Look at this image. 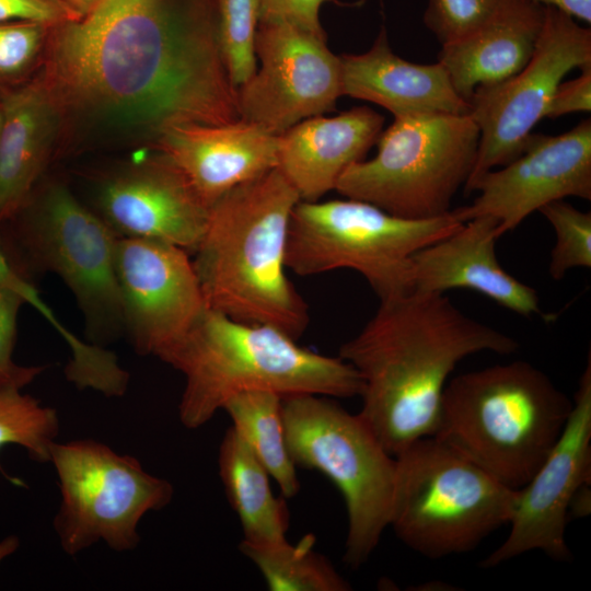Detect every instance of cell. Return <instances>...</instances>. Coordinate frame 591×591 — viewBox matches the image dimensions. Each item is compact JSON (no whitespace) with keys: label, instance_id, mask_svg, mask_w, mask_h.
<instances>
[{"label":"cell","instance_id":"24","mask_svg":"<svg viewBox=\"0 0 591 591\" xmlns=\"http://www.w3.org/2000/svg\"><path fill=\"white\" fill-rule=\"evenodd\" d=\"M219 476L243 533L242 545L265 547L288 541L289 511L275 496L269 474L230 427L218 453Z\"/></svg>","mask_w":591,"mask_h":591},{"label":"cell","instance_id":"36","mask_svg":"<svg viewBox=\"0 0 591 591\" xmlns=\"http://www.w3.org/2000/svg\"><path fill=\"white\" fill-rule=\"evenodd\" d=\"M0 287L19 293L25 303L34 305L40 299L30 279L22 275L9 259L0 240Z\"/></svg>","mask_w":591,"mask_h":591},{"label":"cell","instance_id":"3","mask_svg":"<svg viewBox=\"0 0 591 591\" xmlns=\"http://www.w3.org/2000/svg\"><path fill=\"white\" fill-rule=\"evenodd\" d=\"M300 197L276 167L241 184L209 209L193 265L209 309L273 326L298 339L308 308L286 274L292 210Z\"/></svg>","mask_w":591,"mask_h":591},{"label":"cell","instance_id":"28","mask_svg":"<svg viewBox=\"0 0 591 591\" xmlns=\"http://www.w3.org/2000/svg\"><path fill=\"white\" fill-rule=\"evenodd\" d=\"M223 61L236 90L256 72L255 36L260 0H216Z\"/></svg>","mask_w":591,"mask_h":591},{"label":"cell","instance_id":"38","mask_svg":"<svg viewBox=\"0 0 591 591\" xmlns=\"http://www.w3.org/2000/svg\"><path fill=\"white\" fill-rule=\"evenodd\" d=\"M79 18L89 12L97 0H60Z\"/></svg>","mask_w":591,"mask_h":591},{"label":"cell","instance_id":"4","mask_svg":"<svg viewBox=\"0 0 591 591\" xmlns=\"http://www.w3.org/2000/svg\"><path fill=\"white\" fill-rule=\"evenodd\" d=\"M162 361L185 378L178 417L188 429L204 426L231 396L246 391L347 398L362 389L359 373L339 356L320 355L273 326L209 308Z\"/></svg>","mask_w":591,"mask_h":591},{"label":"cell","instance_id":"23","mask_svg":"<svg viewBox=\"0 0 591 591\" xmlns=\"http://www.w3.org/2000/svg\"><path fill=\"white\" fill-rule=\"evenodd\" d=\"M544 7L535 2L476 32L441 45L438 62L466 102L475 89L502 82L530 60L542 27Z\"/></svg>","mask_w":591,"mask_h":591},{"label":"cell","instance_id":"37","mask_svg":"<svg viewBox=\"0 0 591 591\" xmlns=\"http://www.w3.org/2000/svg\"><path fill=\"white\" fill-rule=\"evenodd\" d=\"M543 7L555 8L565 14L580 20L584 23H591V0H532Z\"/></svg>","mask_w":591,"mask_h":591},{"label":"cell","instance_id":"11","mask_svg":"<svg viewBox=\"0 0 591 591\" xmlns=\"http://www.w3.org/2000/svg\"><path fill=\"white\" fill-rule=\"evenodd\" d=\"M50 463L61 494L54 528L71 556L100 541L116 552L135 549L142 517L173 498L169 480L149 474L136 457L92 439L55 442Z\"/></svg>","mask_w":591,"mask_h":591},{"label":"cell","instance_id":"32","mask_svg":"<svg viewBox=\"0 0 591 591\" xmlns=\"http://www.w3.org/2000/svg\"><path fill=\"white\" fill-rule=\"evenodd\" d=\"M24 303L19 293L0 287V386L23 389L46 369V366H21L13 360L18 316Z\"/></svg>","mask_w":591,"mask_h":591},{"label":"cell","instance_id":"18","mask_svg":"<svg viewBox=\"0 0 591 591\" xmlns=\"http://www.w3.org/2000/svg\"><path fill=\"white\" fill-rule=\"evenodd\" d=\"M155 140L158 151L177 166L208 208L278 163V135L241 118L223 125H175Z\"/></svg>","mask_w":591,"mask_h":591},{"label":"cell","instance_id":"22","mask_svg":"<svg viewBox=\"0 0 591 591\" xmlns=\"http://www.w3.org/2000/svg\"><path fill=\"white\" fill-rule=\"evenodd\" d=\"M1 94L0 225L26 202L51 157L62 109L39 74Z\"/></svg>","mask_w":591,"mask_h":591},{"label":"cell","instance_id":"5","mask_svg":"<svg viewBox=\"0 0 591 591\" xmlns=\"http://www.w3.org/2000/svg\"><path fill=\"white\" fill-rule=\"evenodd\" d=\"M573 401L518 360L448 381L433 437L505 486H525L560 437Z\"/></svg>","mask_w":591,"mask_h":591},{"label":"cell","instance_id":"2","mask_svg":"<svg viewBox=\"0 0 591 591\" xmlns=\"http://www.w3.org/2000/svg\"><path fill=\"white\" fill-rule=\"evenodd\" d=\"M518 341L456 308L444 293L407 291L384 300L339 357L359 373V416L393 456L433 436L443 390L466 357L510 355Z\"/></svg>","mask_w":591,"mask_h":591},{"label":"cell","instance_id":"1","mask_svg":"<svg viewBox=\"0 0 591 591\" xmlns=\"http://www.w3.org/2000/svg\"><path fill=\"white\" fill-rule=\"evenodd\" d=\"M42 78L71 109L157 136L240 119L216 0H97L49 28Z\"/></svg>","mask_w":591,"mask_h":591},{"label":"cell","instance_id":"8","mask_svg":"<svg viewBox=\"0 0 591 591\" xmlns=\"http://www.w3.org/2000/svg\"><path fill=\"white\" fill-rule=\"evenodd\" d=\"M282 416L296 466L322 473L343 495L348 522L344 561L357 569L389 526L395 457L359 414L328 396L283 397Z\"/></svg>","mask_w":591,"mask_h":591},{"label":"cell","instance_id":"21","mask_svg":"<svg viewBox=\"0 0 591 591\" xmlns=\"http://www.w3.org/2000/svg\"><path fill=\"white\" fill-rule=\"evenodd\" d=\"M340 63L343 95L378 104L394 118L470 112L440 62L421 65L401 58L392 51L384 28L368 51L343 55Z\"/></svg>","mask_w":591,"mask_h":591},{"label":"cell","instance_id":"17","mask_svg":"<svg viewBox=\"0 0 591 591\" xmlns=\"http://www.w3.org/2000/svg\"><path fill=\"white\" fill-rule=\"evenodd\" d=\"M95 202L93 211L118 237L162 241L190 255L200 241L210 209L161 152L102 177Z\"/></svg>","mask_w":591,"mask_h":591},{"label":"cell","instance_id":"34","mask_svg":"<svg viewBox=\"0 0 591 591\" xmlns=\"http://www.w3.org/2000/svg\"><path fill=\"white\" fill-rule=\"evenodd\" d=\"M76 19L60 0H0V22L32 21L53 27Z\"/></svg>","mask_w":591,"mask_h":591},{"label":"cell","instance_id":"14","mask_svg":"<svg viewBox=\"0 0 591 591\" xmlns=\"http://www.w3.org/2000/svg\"><path fill=\"white\" fill-rule=\"evenodd\" d=\"M115 269L125 334L138 354L162 360L208 308L190 254L162 241L118 237Z\"/></svg>","mask_w":591,"mask_h":591},{"label":"cell","instance_id":"20","mask_svg":"<svg viewBox=\"0 0 591 591\" xmlns=\"http://www.w3.org/2000/svg\"><path fill=\"white\" fill-rule=\"evenodd\" d=\"M383 124V116L367 106L331 118H306L278 135L277 169L300 200L316 201L335 189L350 165L363 160Z\"/></svg>","mask_w":591,"mask_h":591},{"label":"cell","instance_id":"13","mask_svg":"<svg viewBox=\"0 0 591 591\" xmlns=\"http://www.w3.org/2000/svg\"><path fill=\"white\" fill-rule=\"evenodd\" d=\"M262 68L235 90L241 119L280 135L302 119L333 111L343 95L340 57L326 38L281 22H258Z\"/></svg>","mask_w":591,"mask_h":591},{"label":"cell","instance_id":"15","mask_svg":"<svg viewBox=\"0 0 591 591\" xmlns=\"http://www.w3.org/2000/svg\"><path fill=\"white\" fill-rule=\"evenodd\" d=\"M570 417L530 482L518 489L506 541L480 563L493 568L531 551L568 560L565 530L579 489L591 480V356L573 395Z\"/></svg>","mask_w":591,"mask_h":591},{"label":"cell","instance_id":"39","mask_svg":"<svg viewBox=\"0 0 591 591\" xmlns=\"http://www.w3.org/2000/svg\"><path fill=\"white\" fill-rule=\"evenodd\" d=\"M20 545L19 537L9 535L0 541V563L11 554H13Z\"/></svg>","mask_w":591,"mask_h":591},{"label":"cell","instance_id":"31","mask_svg":"<svg viewBox=\"0 0 591 591\" xmlns=\"http://www.w3.org/2000/svg\"><path fill=\"white\" fill-rule=\"evenodd\" d=\"M49 28L32 21L0 22V93L27 81L44 55Z\"/></svg>","mask_w":591,"mask_h":591},{"label":"cell","instance_id":"26","mask_svg":"<svg viewBox=\"0 0 591 591\" xmlns=\"http://www.w3.org/2000/svg\"><path fill=\"white\" fill-rule=\"evenodd\" d=\"M315 537L306 534L297 544L274 546L240 544V551L255 564L271 591H349L350 583L314 548Z\"/></svg>","mask_w":591,"mask_h":591},{"label":"cell","instance_id":"27","mask_svg":"<svg viewBox=\"0 0 591 591\" xmlns=\"http://www.w3.org/2000/svg\"><path fill=\"white\" fill-rule=\"evenodd\" d=\"M21 391L15 386H0V450L16 444L23 447L33 461L50 462L51 448L59 433L57 410ZM0 472L13 485L24 486L1 465Z\"/></svg>","mask_w":591,"mask_h":591},{"label":"cell","instance_id":"33","mask_svg":"<svg viewBox=\"0 0 591 591\" xmlns=\"http://www.w3.org/2000/svg\"><path fill=\"white\" fill-rule=\"evenodd\" d=\"M337 0H260L259 22H281L320 37L325 32L320 22V9Z\"/></svg>","mask_w":591,"mask_h":591},{"label":"cell","instance_id":"25","mask_svg":"<svg viewBox=\"0 0 591 591\" xmlns=\"http://www.w3.org/2000/svg\"><path fill=\"white\" fill-rule=\"evenodd\" d=\"M232 428L246 443L285 499L300 490L297 466L287 445L282 397L270 391H246L231 396L223 405Z\"/></svg>","mask_w":591,"mask_h":591},{"label":"cell","instance_id":"7","mask_svg":"<svg viewBox=\"0 0 591 591\" xmlns=\"http://www.w3.org/2000/svg\"><path fill=\"white\" fill-rule=\"evenodd\" d=\"M463 223L454 210L408 219L352 198L300 200L290 218L286 266L300 276L355 270L384 300L410 291V259L416 252Z\"/></svg>","mask_w":591,"mask_h":591},{"label":"cell","instance_id":"12","mask_svg":"<svg viewBox=\"0 0 591 591\" xmlns=\"http://www.w3.org/2000/svg\"><path fill=\"white\" fill-rule=\"evenodd\" d=\"M591 63V30L544 7L542 27L528 63L511 78L475 89L468 115L479 130L476 160L464 186L519 157L563 78Z\"/></svg>","mask_w":591,"mask_h":591},{"label":"cell","instance_id":"19","mask_svg":"<svg viewBox=\"0 0 591 591\" xmlns=\"http://www.w3.org/2000/svg\"><path fill=\"white\" fill-rule=\"evenodd\" d=\"M495 218L465 221L445 237L419 250L410 259V291L445 293L471 289L523 316H545L536 290L518 280L500 265Z\"/></svg>","mask_w":591,"mask_h":591},{"label":"cell","instance_id":"35","mask_svg":"<svg viewBox=\"0 0 591 591\" xmlns=\"http://www.w3.org/2000/svg\"><path fill=\"white\" fill-rule=\"evenodd\" d=\"M580 70L579 77L558 84L547 105L546 118L591 111V63Z\"/></svg>","mask_w":591,"mask_h":591},{"label":"cell","instance_id":"16","mask_svg":"<svg viewBox=\"0 0 591 591\" xmlns=\"http://www.w3.org/2000/svg\"><path fill=\"white\" fill-rule=\"evenodd\" d=\"M472 192H478L473 202L453 210L464 222L495 218L499 236L552 201L569 196L590 200L591 119L556 136L531 134L519 157L483 174Z\"/></svg>","mask_w":591,"mask_h":591},{"label":"cell","instance_id":"9","mask_svg":"<svg viewBox=\"0 0 591 591\" xmlns=\"http://www.w3.org/2000/svg\"><path fill=\"white\" fill-rule=\"evenodd\" d=\"M479 130L468 114L395 117L378 152L350 165L335 189L408 219L449 212L474 167Z\"/></svg>","mask_w":591,"mask_h":591},{"label":"cell","instance_id":"40","mask_svg":"<svg viewBox=\"0 0 591 591\" xmlns=\"http://www.w3.org/2000/svg\"><path fill=\"white\" fill-rule=\"evenodd\" d=\"M2 119H3V106H2V99L0 94V131H1V126H2Z\"/></svg>","mask_w":591,"mask_h":591},{"label":"cell","instance_id":"10","mask_svg":"<svg viewBox=\"0 0 591 591\" xmlns=\"http://www.w3.org/2000/svg\"><path fill=\"white\" fill-rule=\"evenodd\" d=\"M5 223L23 265L55 274L69 288L88 341L104 347L125 334L115 269L118 236L92 209L65 184L51 182L39 193L34 188Z\"/></svg>","mask_w":591,"mask_h":591},{"label":"cell","instance_id":"29","mask_svg":"<svg viewBox=\"0 0 591 591\" xmlns=\"http://www.w3.org/2000/svg\"><path fill=\"white\" fill-rule=\"evenodd\" d=\"M532 0H428L424 23L443 45L529 5Z\"/></svg>","mask_w":591,"mask_h":591},{"label":"cell","instance_id":"30","mask_svg":"<svg viewBox=\"0 0 591 591\" xmlns=\"http://www.w3.org/2000/svg\"><path fill=\"white\" fill-rule=\"evenodd\" d=\"M541 212L554 228L556 243L551 252L548 271L560 280L577 267H591V213L564 199L543 206Z\"/></svg>","mask_w":591,"mask_h":591},{"label":"cell","instance_id":"6","mask_svg":"<svg viewBox=\"0 0 591 591\" xmlns=\"http://www.w3.org/2000/svg\"><path fill=\"white\" fill-rule=\"evenodd\" d=\"M389 526L410 549L440 559L475 549L510 522L511 489L433 436L394 455Z\"/></svg>","mask_w":591,"mask_h":591}]
</instances>
